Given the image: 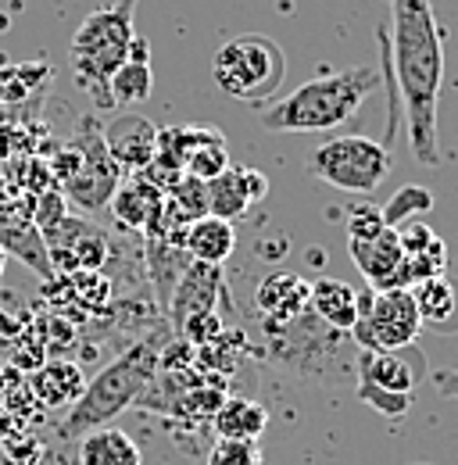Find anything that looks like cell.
I'll return each mask as SVG.
<instances>
[{
  "mask_svg": "<svg viewBox=\"0 0 458 465\" xmlns=\"http://www.w3.org/2000/svg\"><path fill=\"white\" fill-rule=\"evenodd\" d=\"M387 61L394 72L412 158L426 169L441 165L437 104L444 86V29L433 15V0H387Z\"/></svg>",
  "mask_w": 458,
  "mask_h": 465,
  "instance_id": "obj_1",
  "label": "cell"
},
{
  "mask_svg": "<svg viewBox=\"0 0 458 465\" xmlns=\"http://www.w3.org/2000/svg\"><path fill=\"white\" fill-rule=\"evenodd\" d=\"M162 348H165L162 333H151V337L129 344L125 351H118V358H112L94 380H86L79 401L68 408L65 422L57 426V437L61 440L86 437L90 430L112 426V419L129 411V405H136L144 398V391L151 387V380L158 376Z\"/></svg>",
  "mask_w": 458,
  "mask_h": 465,
  "instance_id": "obj_2",
  "label": "cell"
},
{
  "mask_svg": "<svg viewBox=\"0 0 458 465\" xmlns=\"http://www.w3.org/2000/svg\"><path fill=\"white\" fill-rule=\"evenodd\" d=\"M380 83L383 79L373 64L315 75L294 94L262 108V125L269 133H330L354 115L369 101V94H376Z\"/></svg>",
  "mask_w": 458,
  "mask_h": 465,
  "instance_id": "obj_3",
  "label": "cell"
},
{
  "mask_svg": "<svg viewBox=\"0 0 458 465\" xmlns=\"http://www.w3.org/2000/svg\"><path fill=\"white\" fill-rule=\"evenodd\" d=\"M269 333V354L286 365L297 376H315L319 383H347L354 380L358 369V348L351 333L330 330L323 319L312 315V308H304L297 319L290 322H265Z\"/></svg>",
  "mask_w": 458,
  "mask_h": 465,
  "instance_id": "obj_4",
  "label": "cell"
},
{
  "mask_svg": "<svg viewBox=\"0 0 458 465\" xmlns=\"http://www.w3.org/2000/svg\"><path fill=\"white\" fill-rule=\"evenodd\" d=\"M133 15L122 11V7H97L94 15L83 18V25L72 33V44H68V64H72V75L83 90H90L97 101L112 104L108 101V83L112 75L129 61L133 51Z\"/></svg>",
  "mask_w": 458,
  "mask_h": 465,
  "instance_id": "obj_5",
  "label": "cell"
},
{
  "mask_svg": "<svg viewBox=\"0 0 458 465\" xmlns=\"http://www.w3.org/2000/svg\"><path fill=\"white\" fill-rule=\"evenodd\" d=\"M51 175H55L57 190L65 193V201L83 212H97L112 201V193L122 183V169L112 162L105 147V133L90 115L75 122L72 143L61 147Z\"/></svg>",
  "mask_w": 458,
  "mask_h": 465,
  "instance_id": "obj_6",
  "label": "cell"
},
{
  "mask_svg": "<svg viewBox=\"0 0 458 465\" xmlns=\"http://www.w3.org/2000/svg\"><path fill=\"white\" fill-rule=\"evenodd\" d=\"M286 75L284 47L262 33H244L226 40L212 58V79L233 101H269L280 94Z\"/></svg>",
  "mask_w": 458,
  "mask_h": 465,
  "instance_id": "obj_7",
  "label": "cell"
},
{
  "mask_svg": "<svg viewBox=\"0 0 458 465\" xmlns=\"http://www.w3.org/2000/svg\"><path fill=\"white\" fill-rule=\"evenodd\" d=\"M308 175H315L319 183L344 190V193H373L383 186V179L394 169L391 147H383L380 140L369 136H334L326 143H319L308 162Z\"/></svg>",
  "mask_w": 458,
  "mask_h": 465,
  "instance_id": "obj_8",
  "label": "cell"
},
{
  "mask_svg": "<svg viewBox=\"0 0 458 465\" xmlns=\"http://www.w3.org/2000/svg\"><path fill=\"white\" fill-rule=\"evenodd\" d=\"M423 372H426L423 354H415L412 348L358 351V369H354L358 398L387 419H401L412 411Z\"/></svg>",
  "mask_w": 458,
  "mask_h": 465,
  "instance_id": "obj_9",
  "label": "cell"
},
{
  "mask_svg": "<svg viewBox=\"0 0 458 465\" xmlns=\"http://www.w3.org/2000/svg\"><path fill=\"white\" fill-rule=\"evenodd\" d=\"M423 319L415 297L404 287L358 293V322L351 326V341L358 351H398L419 341Z\"/></svg>",
  "mask_w": 458,
  "mask_h": 465,
  "instance_id": "obj_10",
  "label": "cell"
},
{
  "mask_svg": "<svg viewBox=\"0 0 458 465\" xmlns=\"http://www.w3.org/2000/svg\"><path fill=\"white\" fill-rule=\"evenodd\" d=\"M44 247L55 272H94L105 269L108 258V236L97 230L90 219H75L72 212L44 230Z\"/></svg>",
  "mask_w": 458,
  "mask_h": 465,
  "instance_id": "obj_11",
  "label": "cell"
},
{
  "mask_svg": "<svg viewBox=\"0 0 458 465\" xmlns=\"http://www.w3.org/2000/svg\"><path fill=\"white\" fill-rule=\"evenodd\" d=\"M105 147L112 154V162L122 169V175L144 173L154 162L158 151V125L151 118L136 115V112H122L114 115L105 129Z\"/></svg>",
  "mask_w": 458,
  "mask_h": 465,
  "instance_id": "obj_12",
  "label": "cell"
},
{
  "mask_svg": "<svg viewBox=\"0 0 458 465\" xmlns=\"http://www.w3.org/2000/svg\"><path fill=\"white\" fill-rule=\"evenodd\" d=\"M219 293H223V265L190 262L186 272L179 276L175 291H172L169 304H165V315H169L172 330L179 333V326L186 319L204 315V312H219Z\"/></svg>",
  "mask_w": 458,
  "mask_h": 465,
  "instance_id": "obj_13",
  "label": "cell"
},
{
  "mask_svg": "<svg viewBox=\"0 0 458 465\" xmlns=\"http://www.w3.org/2000/svg\"><path fill=\"white\" fill-rule=\"evenodd\" d=\"M108 208H112V219L122 230L144 236V232L158 223V215L165 208V190L158 183H151L144 173L122 175V183H118V190L112 193Z\"/></svg>",
  "mask_w": 458,
  "mask_h": 465,
  "instance_id": "obj_14",
  "label": "cell"
},
{
  "mask_svg": "<svg viewBox=\"0 0 458 465\" xmlns=\"http://www.w3.org/2000/svg\"><path fill=\"white\" fill-rule=\"evenodd\" d=\"M347 254L358 265V272L365 276L369 291H391L404 287L401 283V269H404V251H401L398 230H387L373 240H347ZM408 291V287H404Z\"/></svg>",
  "mask_w": 458,
  "mask_h": 465,
  "instance_id": "obj_15",
  "label": "cell"
},
{
  "mask_svg": "<svg viewBox=\"0 0 458 465\" xmlns=\"http://www.w3.org/2000/svg\"><path fill=\"white\" fill-rule=\"evenodd\" d=\"M308 293H312V283L304 276L286 269L269 272L254 291V312L265 322H290L308 308Z\"/></svg>",
  "mask_w": 458,
  "mask_h": 465,
  "instance_id": "obj_16",
  "label": "cell"
},
{
  "mask_svg": "<svg viewBox=\"0 0 458 465\" xmlns=\"http://www.w3.org/2000/svg\"><path fill=\"white\" fill-rule=\"evenodd\" d=\"M25 387H29V394L36 398L40 408H72L79 401L86 380H83V369L75 361L51 358V361H44L40 369L29 372Z\"/></svg>",
  "mask_w": 458,
  "mask_h": 465,
  "instance_id": "obj_17",
  "label": "cell"
},
{
  "mask_svg": "<svg viewBox=\"0 0 458 465\" xmlns=\"http://www.w3.org/2000/svg\"><path fill=\"white\" fill-rule=\"evenodd\" d=\"M154 90V72H151V47L136 36L133 40V51L129 61L118 68L108 83V101L114 108H133V104H144Z\"/></svg>",
  "mask_w": 458,
  "mask_h": 465,
  "instance_id": "obj_18",
  "label": "cell"
},
{
  "mask_svg": "<svg viewBox=\"0 0 458 465\" xmlns=\"http://www.w3.org/2000/svg\"><path fill=\"white\" fill-rule=\"evenodd\" d=\"M308 308L315 319H323L330 330H341V333H351V326L358 322V291L344 280H334V276H323L312 283V293H308Z\"/></svg>",
  "mask_w": 458,
  "mask_h": 465,
  "instance_id": "obj_19",
  "label": "cell"
},
{
  "mask_svg": "<svg viewBox=\"0 0 458 465\" xmlns=\"http://www.w3.org/2000/svg\"><path fill=\"white\" fill-rule=\"evenodd\" d=\"M212 426H215L219 440L258 444V437L269 430V408L254 401V398H223L219 411L212 415Z\"/></svg>",
  "mask_w": 458,
  "mask_h": 465,
  "instance_id": "obj_20",
  "label": "cell"
},
{
  "mask_svg": "<svg viewBox=\"0 0 458 465\" xmlns=\"http://www.w3.org/2000/svg\"><path fill=\"white\" fill-rule=\"evenodd\" d=\"M412 297H415L423 326L441 330V333L458 330V280H452V276L423 280V283L412 287Z\"/></svg>",
  "mask_w": 458,
  "mask_h": 465,
  "instance_id": "obj_21",
  "label": "cell"
},
{
  "mask_svg": "<svg viewBox=\"0 0 458 465\" xmlns=\"http://www.w3.org/2000/svg\"><path fill=\"white\" fill-rule=\"evenodd\" d=\"M186 254L190 262H201V265H226L233 247H236V230L233 223H223L215 215H204L197 223L186 226Z\"/></svg>",
  "mask_w": 458,
  "mask_h": 465,
  "instance_id": "obj_22",
  "label": "cell"
},
{
  "mask_svg": "<svg viewBox=\"0 0 458 465\" xmlns=\"http://www.w3.org/2000/svg\"><path fill=\"white\" fill-rule=\"evenodd\" d=\"M79 465H144V459L129 433L101 426L79 440Z\"/></svg>",
  "mask_w": 458,
  "mask_h": 465,
  "instance_id": "obj_23",
  "label": "cell"
},
{
  "mask_svg": "<svg viewBox=\"0 0 458 465\" xmlns=\"http://www.w3.org/2000/svg\"><path fill=\"white\" fill-rule=\"evenodd\" d=\"M208 190V215L223 219V223H236L251 212V197H247V186H244V169L229 165L226 173H219L215 179L204 183Z\"/></svg>",
  "mask_w": 458,
  "mask_h": 465,
  "instance_id": "obj_24",
  "label": "cell"
},
{
  "mask_svg": "<svg viewBox=\"0 0 458 465\" xmlns=\"http://www.w3.org/2000/svg\"><path fill=\"white\" fill-rule=\"evenodd\" d=\"M165 208L172 215H179L186 226L204 219L208 215V190H204V179H194V175H183L169 193H165Z\"/></svg>",
  "mask_w": 458,
  "mask_h": 465,
  "instance_id": "obj_25",
  "label": "cell"
},
{
  "mask_svg": "<svg viewBox=\"0 0 458 465\" xmlns=\"http://www.w3.org/2000/svg\"><path fill=\"white\" fill-rule=\"evenodd\" d=\"M430 208H433V193H430L426 186L412 183V186H401L398 193H394L380 212H383V223H387L391 230H398L404 223H415L419 215H426Z\"/></svg>",
  "mask_w": 458,
  "mask_h": 465,
  "instance_id": "obj_26",
  "label": "cell"
},
{
  "mask_svg": "<svg viewBox=\"0 0 458 465\" xmlns=\"http://www.w3.org/2000/svg\"><path fill=\"white\" fill-rule=\"evenodd\" d=\"M229 169V151H226V136L223 133H215V136H208L190 158H186V175H194V179H215L219 173H226Z\"/></svg>",
  "mask_w": 458,
  "mask_h": 465,
  "instance_id": "obj_27",
  "label": "cell"
},
{
  "mask_svg": "<svg viewBox=\"0 0 458 465\" xmlns=\"http://www.w3.org/2000/svg\"><path fill=\"white\" fill-rule=\"evenodd\" d=\"M208 465H262V451L251 440H215Z\"/></svg>",
  "mask_w": 458,
  "mask_h": 465,
  "instance_id": "obj_28",
  "label": "cell"
},
{
  "mask_svg": "<svg viewBox=\"0 0 458 465\" xmlns=\"http://www.w3.org/2000/svg\"><path fill=\"white\" fill-rule=\"evenodd\" d=\"M383 230H387V223H383V212L376 204H358L347 215V240H373Z\"/></svg>",
  "mask_w": 458,
  "mask_h": 465,
  "instance_id": "obj_29",
  "label": "cell"
},
{
  "mask_svg": "<svg viewBox=\"0 0 458 465\" xmlns=\"http://www.w3.org/2000/svg\"><path fill=\"white\" fill-rule=\"evenodd\" d=\"M0 448H4V455L11 459V462L18 465H36L40 462V455H44V444L33 437V433H7L4 440H0Z\"/></svg>",
  "mask_w": 458,
  "mask_h": 465,
  "instance_id": "obj_30",
  "label": "cell"
},
{
  "mask_svg": "<svg viewBox=\"0 0 458 465\" xmlns=\"http://www.w3.org/2000/svg\"><path fill=\"white\" fill-rule=\"evenodd\" d=\"M244 186H247V197L251 201H262L269 193V179H265V173H258V169H244Z\"/></svg>",
  "mask_w": 458,
  "mask_h": 465,
  "instance_id": "obj_31",
  "label": "cell"
},
{
  "mask_svg": "<svg viewBox=\"0 0 458 465\" xmlns=\"http://www.w3.org/2000/svg\"><path fill=\"white\" fill-rule=\"evenodd\" d=\"M437 394H441V398H452V401H458V369H452V372H441V376H437Z\"/></svg>",
  "mask_w": 458,
  "mask_h": 465,
  "instance_id": "obj_32",
  "label": "cell"
},
{
  "mask_svg": "<svg viewBox=\"0 0 458 465\" xmlns=\"http://www.w3.org/2000/svg\"><path fill=\"white\" fill-rule=\"evenodd\" d=\"M36 465H79V462H72V459H65L61 451H44V455H40V462H36Z\"/></svg>",
  "mask_w": 458,
  "mask_h": 465,
  "instance_id": "obj_33",
  "label": "cell"
},
{
  "mask_svg": "<svg viewBox=\"0 0 458 465\" xmlns=\"http://www.w3.org/2000/svg\"><path fill=\"white\" fill-rule=\"evenodd\" d=\"M15 430H18V422H15V419L4 411V405H0V440H4L7 433H15Z\"/></svg>",
  "mask_w": 458,
  "mask_h": 465,
  "instance_id": "obj_34",
  "label": "cell"
},
{
  "mask_svg": "<svg viewBox=\"0 0 458 465\" xmlns=\"http://www.w3.org/2000/svg\"><path fill=\"white\" fill-rule=\"evenodd\" d=\"M114 7H122V11H129V15H133V7H136V0H114Z\"/></svg>",
  "mask_w": 458,
  "mask_h": 465,
  "instance_id": "obj_35",
  "label": "cell"
},
{
  "mask_svg": "<svg viewBox=\"0 0 458 465\" xmlns=\"http://www.w3.org/2000/svg\"><path fill=\"white\" fill-rule=\"evenodd\" d=\"M4 351H11V337H4V333H0V354H4Z\"/></svg>",
  "mask_w": 458,
  "mask_h": 465,
  "instance_id": "obj_36",
  "label": "cell"
},
{
  "mask_svg": "<svg viewBox=\"0 0 458 465\" xmlns=\"http://www.w3.org/2000/svg\"><path fill=\"white\" fill-rule=\"evenodd\" d=\"M4 265H7V254H4V247H0V276H4Z\"/></svg>",
  "mask_w": 458,
  "mask_h": 465,
  "instance_id": "obj_37",
  "label": "cell"
},
{
  "mask_svg": "<svg viewBox=\"0 0 458 465\" xmlns=\"http://www.w3.org/2000/svg\"><path fill=\"white\" fill-rule=\"evenodd\" d=\"M0 104H4V97H0Z\"/></svg>",
  "mask_w": 458,
  "mask_h": 465,
  "instance_id": "obj_38",
  "label": "cell"
}]
</instances>
